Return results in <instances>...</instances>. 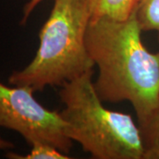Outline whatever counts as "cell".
Segmentation results:
<instances>
[{"instance_id":"6da1fadb","label":"cell","mask_w":159,"mask_h":159,"mask_svg":"<svg viewBox=\"0 0 159 159\" xmlns=\"http://www.w3.org/2000/svg\"><path fill=\"white\" fill-rule=\"evenodd\" d=\"M136 11L125 20H90L86 45L98 76L94 85L102 102L127 101L140 129L159 105V51L150 52L142 41Z\"/></svg>"},{"instance_id":"ba28073f","label":"cell","mask_w":159,"mask_h":159,"mask_svg":"<svg viewBox=\"0 0 159 159\" xmlns=\"http://www.w3.org/2000/svg\"><path fill=\"white\" fill-rule=\"evenodd\" d=\"M31 151L26 156L9 152L6 157L12 159H68L66 154L61 152L59 149L47 143L37 142L31 145Z\"/></svg>"},{"instance_id":"3957f363","label":"cell","mask_w":159,"mask_h":159,"mask_svg":"<svg viewBox=\"0 0 159 159\" xmlns=\"http://www.w3.org/2000/svg\"><path fill=\"white\" fill-rule=\"evenodd\" d=\"M93 70L64 83L59 113L66 134L97 159H143L141 129L130 114L105 108L92 81Z\"/></svg>"},{"instance_id":"30bf717a","label":"cell","mask_w":159,"mask_h":159,"mask_svg":"<svg viewBox=\"0 0 159 159\" xmlns=\"http://www.w3.org/2000/svg\"><path fill=\"white\" fill-rule=\"evenodd\" d=\"M13 147V145L11 144V142H9L8 141H6L5 139H3L2 137L0 136V149H9Z\"/></svg>"},{"instance_id":"9c48e42d","label":"cell","mask_w":159,"mask_h":159,"mask_svg":"<svg viewBox=\"0 0 159 159\" xmlns=\"http://www.w3.org/2000/svg\"><path fill=\"white\" fill-rule=\"evenodd\" d=\"M42 1H43V0H29L26 3V5L24 6V8H23L22 19L20 20L21 25H25L27 23V20H29L32 11H34L35 7L38 6Z\"/></svg>"},{"instance_id":"52a82bcc","label":"cell","mask_w":159,"mask_h":159,"mask_svg":"<svg viewBox=\"0 0 159 159\" xmlns=\"http://www.w3.org/2000/svg\"><path fill=\"white\" fill-rule=\"evenodd\" d=\"M141 132L144 144L143 159H159V105Z\"/></svg>"},{"instance_id":"5b68a950","label":"cell","mask_w":159,"mask_h":159,"mask_svg":"<svg viewBox=\"0 0 159 159\" xmlns=\"http://www.w3.org/2000/svg\"><path fill=\"white\" fill-rule=\"evenodd\" d=\"M138 0H90V20L106 17L125 20L136 8Z\"/></svg>"},{"instance_id":"277c9868","label":"cell","mask_w":159,"mask_h":159,"mask_svg":"<svg viewBox=\"0 0 159 159\" xmlns=\"http://www.w3.org/2000/svg\"><path fill=\"white\" fill-rule=\"evenodd\" d=\"M29 87H9L0 82V127L16 131L29 145L47 143L68 155L73 141L59 112L36 101Z\"/></svg>"},{"instance_id":"7a4b0ae2","label":"cell","mask_w":159,"mask_h":159,"mask_svg":"<svg viewBox=\"0 0 159 159\" xmlns=\"http://www.w3.org/2000/svg\"><path fill=\"white\" fill-rule=\"evenodd\" d=\"M90 18V0H55L35 56L25 68L12 72L9 83L43 91L92 71L95 63L86 45Z\"/></svg>"},{"instance_id":"8992f818","label":"cell","mask_w":159,"mask_h":159,"mask_svg":"<svg viewBox=\"0 0 159 159\" xmlns=\"http://www.w3.org/2000/svg\"><path fill=\"white\" fill-rule=\"evenodd\" d=\"M136 17L142 31H155L159 40V0H138Z\"/></svg>"}]
</instances>
